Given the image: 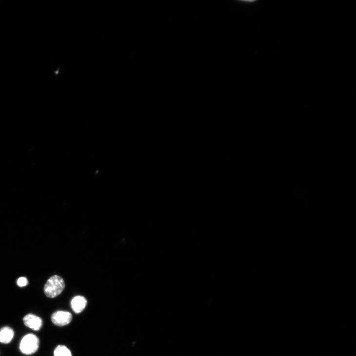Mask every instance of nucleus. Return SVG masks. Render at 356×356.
<instances>
[{
    "mask_svg": "<svg viewBox=\"0 0 356 356\" xmlns=\"http://www.w3.org/2000/svg\"><path fill=\"white\" fill-rule=\"evenodd\" d=\"M40 345L39 337L33 334H28L21 339L20 349L21 352L26 355H32L38 351Z\"/></svg>",
    "mask_w": 356,
    "mask_h": 356,
    "instance_id": "obj_2",
    "label": "nucleus"
},
{
    "mask_svg": "<svg viewBox=\"0 0 356 356\" xmlns=\"http://www.w3.org/2000/svg\"><path fill=\"white\" fill-rule=\"evenodd\" d=\"M87 300L83 297L78 296L73 298L71 302V306L73 311L76 313H80L85 308Z\"/></svg>",
    "mask_w": 356,
    "mask_h": 356,
    "instance_id": "obj_5",
    "label": "nucleus"
},
{
    "mask_svg": "<svg viewBox=\"0 0 356 356\" xmlns=\"http://www.w3.org/2000/svg\"><path fill=\"white\" fill-rule=\"evenodd\" d=\"M54 356H72L70 351L64 345H59L55 349Z\"/></svg>",
    "mask_w": 356,
    "mask_h": 356,
    "instance_id": "obj_7",
    "label": "nucleus"
},
{
    "mask_svg": "<svg viewBox=\"0 0 356 356\" xmlns=\"http://www.w3.org/2000/svg\"><path fill=\"white\" fill-rule=\"evenodd\" d=\"M25 326L34 331H39L43 326L42 318L34 314H28L23 318Z\"/></svg>",
    "mask_w": 356,
    "mask_h": 356,
    "instance_id": "obj_4",
    "label": "nucleus"
},
{
    "mask_svg": "<svg viewBox=\"0 0 356 356\" xmlns=\"http://www.w3.org/2000/svg\"><path fill=\"white\" fill-rule=\"evenodd\" d=\"M28 282L27 279L24 277H21L18 279L17 283L19 287H23L27 286Z\"/></svg>",
    "mask_w": 356,
    "mask_h": 356,
    "instance_id": "obj_8",
    "label": "nucleus"
},
{
    "mask_svg": "<svg viewBox=\"0 0 356 356\" xmlns=\"http://www.w3.org/2000/svg\"><path fill=\"white\" fill-rule=\"evenodd\" d=\"M72 319V315L66 311H57L51 316L53 323L58 327H63L69 324Z\"/></svg>",
    "mask_w": 356,
    "mask_h": 356,
    "instance_id": "obj_3",
    "label": "nucleus"
},
{
    "mask_svg": "<svg viewBox=\"0 0 356 356\" xmlns=\"http://www.w3.org/2000/svg\"><path fill=\"white\" fill-rule=\"evenodd\" d=\"M65 288L64 280L59 276L55 275L50 278L45 284L44 293L49 298H55L60 295Z\"/></svg>",
    "mask_w": 356,
    "mask_h": 356,
    "instance_id": "obj_1",
    "label": "nucleus"
},
{
    "mask_svg": "<svg viewBox=\"0 0 356 356\" xmlns=\"http://www.w3.org/2000/svg\"><path fill=\"white\" fill-rule=\"evenodd\" d=\"M14 336V332L8 327L3 328L0 330V342L3 344L10 343Z\"/></svg>",
    "mask_w": 356,
    "mask_h": 356,
    "instance_id": "obj_6",
    "label": "nucleus"
}]
</instances>
